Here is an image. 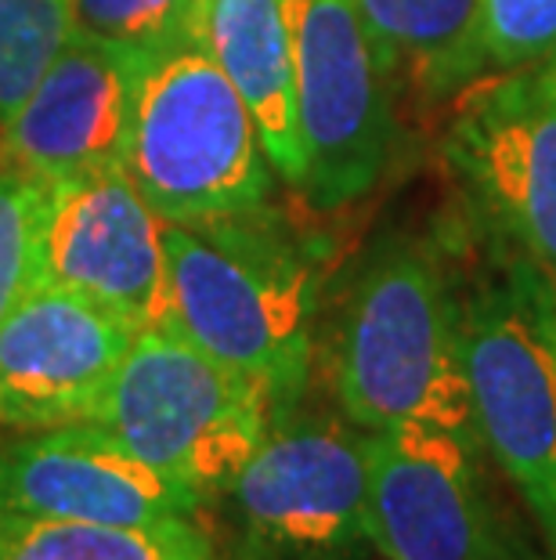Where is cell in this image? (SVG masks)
Masks as SVG:
<instances>
[{"label":"cell","mask_w":556,"mask_h":560,"mask_svg":"<svg viewBox=\"0 0 556 560\" xmlns=\"http://www.w3.org/2000/svg\"><path fill=\"white\" fill-rule=\"evenodd\" d=\"M141 62L145 58L73 33L19 113L0 127V171L58 185L120 166Z\"/></svg>","instance_id":"obj_13"},{"label":"cell","mask_w":556,"mask_h":560,"mask_svg":"<svg viewBox=\"0 0 556 560\" xmlns=\"http://www.w3.org/2000/svg\"><path fill=\"white\" fill-rule=\"evenodd\" d=\"M484 44L492 69L556 58V0H484Z\"/></svg>","instance_id":"obj_20"},{"label":"cell","mask_w":556,"mask_h":560,"mask_svg":"<svg viewBox=\"0 0 556 560\" xmlns=\"http://www.w3.org/2000/svg\"><path fill=\"white\" fill-rule=\"evenodd\" d=\"M170 329L293 409L311 380L315 276L286 224L264 207L167 224Z\"/></svg>","instance_id":"obj_2"},{"label":"cell","mask_w":556,"mask_h":560,"mask_svg":"<svg viewBox=\"0 0 556 560\" xmlns=\"http://www.w3.org/2000/svg\"><path fill=\"white\" fill-rule=\"evenodd\" d=\"M199 40L239 91L264 141L271 171L300 185L297 58L282 0H203Z\"/></svg>","instance_id":"obj_14"},{"label":"cell","mask_w":556,"mask_h":560,"mask_svg":"<svg viewBox=\"0 0 556 560\" xmlns=\"http://www.w3.org/2000/svg\"><path fill=\"white\" fill-rule=\"evenodd\" d=\"M271 420L264 387L170 326L134 332L94 412V423L203 503L228 492Z\"/></svg>","instance_id":"obj_5"},{"label":"cell","mask_w":556,"mask_h":560,"mask_svg":"<svg viewBox=\"0 0 556 560\" xmlns=\"http://www.w3.org/2000/svg\"><path fill=\"white\" fill-rule=\"evenodd\" d=\"M329 376L343 416L365 434H477L459 293L430 243L387 240L365 257L340 304Z\"/></svg>","instance_id":"obj_1"},{"label":"cell","mask_w":556,"mask_h":560,"mask_svg":"<svg viewBox=\"0 0 556 560\" xmlns=\"http://www.w3.org/2000/svg\"><path fill=\"white\" fill-rule=\"evenodd\" d=\"M163 229L123 166L47 185L37 285L84 296L134 329L170 326Z\"/></svg>","instance_id":"obj_10"},{"label":"cell","mask_w":556,"mask_h":560,"mask_svg":"<svg viewBox=\"0 0 556 560\" xmlns=\"http://www.w3.org/2000/svg\"><path fill=\"white\" fill-rule=\"evenodd\" d=\"M0 560H228L192 521L76 524L0 510Z\"/></svg>","instance_id":"obj_16"},{"label":"cell","mask_w":556,"mask_h":560,"mask_svg":"<svg viewBox=\"0 0 556 560\" xmlns=\"http://www.w3.org/2000/svg\"><path fill=\"white\" fill-rule=\"evenodd\" d=\"M199 8L203 0H73V30L149 58L199 37Z\"/></svg>","instance_id":"obj_18"},{"label":"cell","mask_w":556,"mask_h":560,"mask_svg":"<svg viewBox=\"0 0 556 560\" xmlns=\"http://www.w3.org/2000/svg\"><path fill=\"white\" fill-rule=\"evenodd\" d=\"M0 510L145 528L192 521L203 499L152 470L102 423L80 420L0 441Z\"/></svg>","instance_id":"obj_12"},{"label":"cell","mask_w":556,"mask_h":560,"mask_svg":"<svg viewBox=\"0 0 556 560\" xmlns=\"http://www.w3.org/2000/svg\"><path fill=\"white\" fill-rule=\"evenodd\" d=\"M394 80L427 98L459 94L488 69L484 0H354Z\"/></svg>","instance_id":"obj_15"},{"label":"cell","mask_w":556,"mask_h":560,"mask_svg":"<svg viewBox=\"0 0 556 560\" xmlns=\"http://www.w3.org/2000/svg\"><path fill=\"white\" fill-rule=\"evenodd\" d=\"M120 166L167 224L257 210L271 192L253 116L199 37L141 62Z\"/></svg>","instance_id":"obj_3"},{"label":"cell","mask_w":556,"mask_h":560,"mask_svg":"<svg viewBox=\"0 0 556 560\" xmlns=\"http://www.w3.org/2000/svg\"><path fill=\"white\" fill-rule=\"evenodd\" d=\"M297 58L300 192L347 207L380 182L394 149V69L354 0H282Z\"/></svg>","instance_id":"obj_8"},{"label":"cell","mask_w":556,"mask_h":560,"mask_svg":"<svg viewBox=\"0 0 556 560\" xmlns=\"http://www.w3.org/2000/svg\"><path fill=\"white\" fill-rule=\"evenodd\" d=\"M556 290L502 260L459 293L473 427L556 560Z\"/></svg>","instance_id":"obj_4"},{"label":"cell","mask_w":556,"mask_h":560,"mask_svg":"<svg viewBox=\"0 0 556 560\" xmlns=\"http://www.w3.org/2000/svg\"><path fill=\"white\" fill-rule=\"evenodd\" d=\"M242 560H362L369 532V434L347 416L275 412L224 492Z\"/></svg>","instance_id":"obj_7"},{"label":"cell","mask_w":556,"mask_h":560,"mask_svg":"<svg viewBox=\"0 0 556 560\" xmlns=\"http://www.w3.org/2000/svg\"><path fill=\"white\" fill-rule=\"evenodd\" d=\"M73 0H0V127L73 40Z\"/></svg>","instance_id":"obj_17"},{"label":"cell","mask_w":556,"mask_h":560,"mask_svg":"<svg viewBox=\"0 0 556 560\" xmlns=\"http://www.w3.org/2000/svg\"><path fill=\"white\" fill-rule=\"evenodd\" d=\"M445 152L506 254L556 290V58L470 80Z\"/></svg>","instance_id":"obj_9"},{"label":"cell","mask_w":556,"mask_h":560,"mask_svg":"<svg viewBox=\"0 0 556 560\" xmlns=\"http://www.w3.org/2000/svg\"><path fill=\"white\" fill-rule=\"evenodd\" d=\"M369 532L383 560H553L477 434H369Z\"/></svg>","instance_id":"obj_6"},{"label":"cell","mask_w":556,"mask_h":560,"mask_svg":"<svg viewBox=\"0 0 556 560\" xmlns=\"http://www.w3.org/2000/svg\"><path fill=\"white\" fill-rule=\"evenodd\" d=\"M553 348H556V312H553Z\"/></svg>","instance_id":"obj_21"},{"label":"cell","mask_w":556,"mask_h":560,"mask_svg":"<svg viewBox=\"0 0 556 560\" xmlns=\"http://www.w3.org/2000/svg\"><path fill=\"white\" fill-rule=\"evenodd\" d=\"M47 185L0 171V322L37 285Z\"/></svg>","instance_id":"obj_19"},{"label":"cell","mask_w":556,"mask_h":560,"mask_svg":"<svg viewBox=\"0 0 556 560\" xmlns=\"http://www.w3.org/2000/svg\"><path fill=\"white\" fill-rule=\"evenodd\" d=\"M134 332L84 296L33 285L0 322V431L37 434L94 420Z\"/></svg>","instance_id":"obj_11"}]
</instances>
